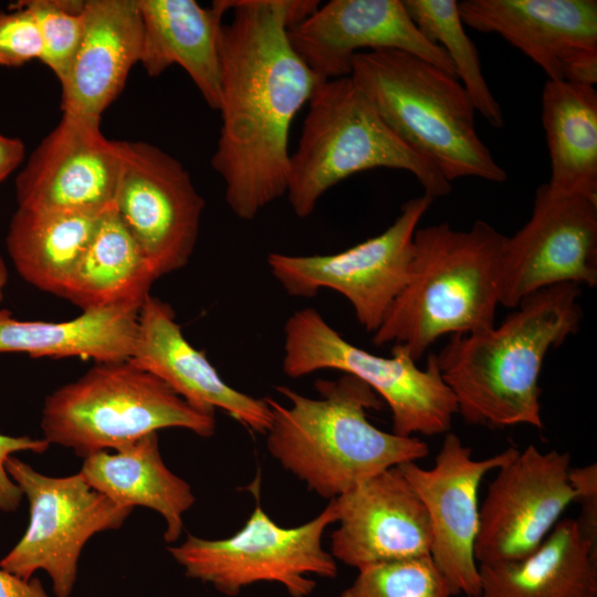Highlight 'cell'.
Returning a JSON list of instances; mask_svg holds the SVG:
<instances>
[{
	"label": "cell",
	"mask_w": 597,
	"mask_h": 597,
	"mask_svg": "<svg viewBox=\"0 0 597 597\" xmlns=\"http://www.w3.org/2000/svg\"><path fill=\"white\" fill-rule=\"evenodd\" d=\"M222 124L211 166L239 219L285 195L292 122L322 82L293 49L289 30L318 1L220 0Z\"/></svg>",
	"instance_id": "6da1fadb"
},
{
	"label": "cell",
	"mask_w": 597,
	"mask_h": 597,
	"mask_svg": "<svg viewBox=\"0 0 597 597\" xmlns=\"http://www.w3.org/2000/svg\"><path fill=\"white\" fill-rule=\"evenodd\" d=\"M579 295L574 283L548 286L524 297L499 325L450 335L436 356L468 425L543 428L540 374L548 350L578 332Z\"/></svg>",
	"instance_id": "7a4b0ae2"
},
{
	"label": "cell",
	"mask_w": 597,
	"mask_h": 597,
	"mask_svg": "<svg viewBox=\"0 0 597 597\" xmlns=\"http://www.w3.org/2000/svg\"><path fill=\"white\" fill-rule=\"evenodd\" d=\"M315 388L318 398L277 386L290 405L265 398L271 409L265 434L270 454L320 496L335 499L387 469L428 455L420 438L383 431L367 419V410L380 409L381 400L357 377L320 379Z\"/></svg>",
	"instance_id": "3957f363"
},
{
	"label": "cell",
	"mask_w": 597,
	"mask_h": 597,
	"mask_svg": "<svg viewBox=\"0 0 597 597\" xmlns=\"http://www.w3.org/2000/svg\"><path fill=\"white\" fill-rule=\"evenodd\" d=\"M505 241L483 220L467 231L448 223L417 228L408 279L373 344L401 345L417 362L443 335L495 325Z\"/></svg>",
	"instance_id": "277c9868"
},
{
	"label": "cell",
	"mask_w": 597,
	"mask_h": 597,
	"mask_svg": "<svg viewBox=\"0 0 597 597\" xmlns=\"http://www.w3.org/2000/svg\"><path fill=\"white\" fill-rule=\"evenodd\" d=\"M349 76L387 126L449 182L507 179L478 135L475 108L457 77L394 49L355 54Z\"/></svg>",
	"instance_id": "5b68a950"
},
{
	"label": "cell",
	"mask_w": 597,
	"mask_h": 597,
	"mask_svg": "<svg viewBox=\"0 0 597 597\" xmlns=\"http://www.w3.org/2000/svg\"><path fill=\"white\" fill-rule=\"evenodd\" d=\"M308 104L286 179L298 218L312 214L333 186L374 168L411 174L432 200L451 192V182L387 126L350 76L321 82Z\"/></svg>",
	"instance_id": "8992f818"
},
{
	"label": "cell",
	"mask_w": 597,
	"mask_h": 597,
	"mask_svg": "<svg viewBox=\"0 0 597 597\" xmlns=\"http://www.w3.org/2000/svg\"><path fill=\"white\" fill-rule=\"evenodd\" d=\"M165 428L207 438L214 433V415L195 408L128 360L96 363L77 380L57 388L46 397L41 418L50 444L70 448L83 459L122 449Z\"/></svg>",
	"instance_id": "52a82bcc"
},
{
	"label": "cell",
	"mask_w": 597,
	"mask_h": 597,
	"mask_svg": "<svg viewBox=\"0 0 597 597\" xmlns=\"http://www.w3.org/2000/svg\"><path fill=\"white\" fill-rule=\"evenodd\" d=\"M323 369L339 370L369 386L389 406L392 432L401 437L447 433L458 413L436 354H429L425 369L401 345L392 346L390 357L378 356L342 337L318 311L298 310L284 325L282 370L301 378Z\"/></svg>",
	"instance_id": "ba28073f"
},
{
	"label": "cell",
	"mask_w": 597,
	"mask_h": 597,
	"mask_svg": "<svg viewBox=\"0 0 597 597\" xmlns=\"http://www.w3.org/2000/svg\"><path fill=\"white\" fill-rule=\"evenodd\" d=\"M333 503L313 520L295 527L276 524L259 501L245 524L233 535L206 540L188 534L168 547L186 576L212 585L219 593L237 596L260 582L283 585L291 597H307L316 582L337 576L332 554L322 546L325 530L336 523Z\"/></svg>",
	"instance_id": "9c48e42d"
},
{
	"label": "cell",
	"mask_w": 597,
	"mask_h": 597,
	"mask_svg": "<svg viewBox=\"0 0 597 597\" xmlns=\"http://www.w3.org/2000/svg\"><path fill=\"white\" fill-rule=\"evenodd\" d=\"M6 470L29 502V525L0 568L22 579L42 569L56 597H70L81 553L95 534L119 528L133 507L93 489L77 472L50 476L11 455Z\"/></svg>",
	"instance_id": "30bf717a"
},
{
	"label": "cell",
	"mask_w": 597,
	"mask_h": 597,
	"mask_svg": "<svg viewBox=\"0 0 597 597\" xmlns=\"http://www.w3.org/2000/svg\"><path fill=\"white\" fill-rule=\"evenodd\" d=\"M432 201L425 195L406 201L384 232L342 252H273L266 264L293 297L312 298L323 289L338 292L353 306L359 324L374 333L408 279L413 235Z\"/></svg>",
	"instance_id": "8fae6325"
},
{
	"label": "cell",
	"mask_w": 597,
	"mask_h": 597,
	"mask_svg": "<svg viewBox=\"0 0 597 597\" xmlns=\"http://www.w3.org/2000/svg\"><path fill=\"white\" fill-rule=\"evenodd\" d=\"M119 145L114 209L159 279L189 262L205 200L182 164L159 147L144 142Z\"/></svg>",
	"instance_id": "7c38bea8"
},
{
	"label": "cell",
	"mask_w": 597,
	"mask_h": 597,
	"mask_svg": "<svg viewBox=\"0 0 597 597\" xmlns=\"http://www.w3.org/2000/svg\"><path fill=\"white\" fill-rule=\"evenodd\" d=\"M568 452L528 444L498 469L480 506L479 565L521 559L535 551L575 501Z\"/></svg>",
	"instance_id": "4fadbf2b"
},
{
	"label": "cell",
	"mask_w": 597,
	"mask_h": 597,
	"mask_svg": "<svg viewBox=\"0 0 597 597\" xmlns=\"http://www.w3.org/2000/svg\"><path fill=\"white\" fill-rule=\"evenodd\" d=\"M562 283L597 284V203L553 195L543 184L530 220L506 237L500 304L515 308L527 295Z\"/></svg>",
	"instance_id": "5bb4252c"
},
{
	"label": "cell",
	"mask_w": 597,
	"mask_h": 597,
	"mask_svg": "<svg viewBox=\"0 0 597 597\" xmlns=\"http://www.w3.org/2000/svg\"><path fill=\"white\" fill-rule=\"evenodd\" d=\"M514 447L485 459L453 432H447L434 464L398 465L423 503L431 527L430 558L447 579L452 595L480 597L479 564L474 545L479 532V489L484 475L510 461Z\"/></svg>",
	"instance_id": "9a60e30c"
},
{
	"label": "cell",
	"mask_w": 597,
	"mask_h": 597,
	"mask_svg": "<svg viewBox=\"0 0 597 597\" xmlns=\"http://www.w3.org/2000/svg\"><path fill=\"white\" fill-rule=\"evenodd\" d=\"M100 127V118L63 113L15 179L18 207L84 213L112 208L121 145Z\"/></svg>",
	"instance_id": "2e32d148"
},
{
	"label": "cell",
	"mask_w": 597,
	"mask_h": 597,
	"mask_svg": "<svg viewBox=\"0 0 597 597\" xmlns=\"http://www.w3.org/2000/svg\"><path fill=\"white\" fill-rule=\"evenodd\" d=\"M463 24L498 33L551 81L597 83L596 0H463Z\"/></svg>",
	"instance_id": "e0dca14e"
},
{
	"label": "cell",
	"mask_w": 597,
	"mask_h": 597,
	"mask_svg": "<svg viewBox=\"0 0 597 597\" xmlns=\"http://www.w3.org/2000/svg\"><path fill=\"white\" fill-rule=\"evenodd\" d=\"M287 34L322 82L349 76L353 57L363 49L404 51L457 77L446 52L420 32L401 0H332Z\"/></svg>",
	"instance_id": "ac0fdd59"
},
{
	"label": "cell",
	"mask_w": 597,
	"mask_h": 597,
	"mask_svg": "<svg viewBox=\"0 0 597 597\" xmlns=\"http://www.w3.org/2000/svg\"><path fill=\"white\" fill-rule=\"evenodd\" d=\"M337 528L332 556L357 570L427 556L431 527L426 507L399 467L387 469L332 499Z\"/></svg>",
	"instance_id": "d6986e66"
},
{
	"label": "cell",
	"mask_w": 597,
	"mask_h": 597,
	"mask_svg": "<svg viewBox=\"0 0 597 597\" xmlns=\"http://www.w3.org/2000/svg\"><path fill=\"white\" fill-rule=\"evenodd\" d=\"M182 397L195 408L214 415L221 409L258 433H266L271 409L265 398H254L228 385L184 336L172 308L148 295L138 313L137 336L128 359Z\"/></svg>",
	"instance_id": "ffe728a7"
},
{
	"label": "cell",
	"mask_w": 597,
	"mask_h": 597,
	"mask_svg": "<svg viewBox=\"0 0 597 597\" xmlns=\"http://www.w3.org/2000/svg\"><path fill=\"white\" fill-rule=\"evenodd\" d=\"M82 41L61 82L63 113L100 118L139 62L143 24L137 0H85Z\"/></svg>",
	"instance_id": "44dd1931"
},
{
	"label": "cell",
	"mask_w": 597,
	"mask_h": 597,
	"mask_svg": "<svg viewBox=\"0 0 597 597\" xmlns=\"http://www.w3.org/2000/svg\"><path fill=\"white\" fill-rule=\"evenodd\" d=\"M143 24L139 63L149 76L177 64L205 102H221L220 34L226 13L219 1L203 8L195 0H137Z\"/></svg>",
	"instance_id": "7402d4cb"
},
{
	"label": "cell",
	"mask_w": 597,
	"mask_h": 597,
	"mask_svg": "<svg viewBox=\"0 0 597 597\" xmlns=\"http://www.w3.org/2000/svg\"><path fill=\"white\" fill-rule=\"evenodd\" d=\"M78 472L93 489L117 504L159 513L166 522L165 542L174 543L180 537L184 514L196 499L190 484L165 464L157 432L114 452L87 455Z\"/></svg>",
	"instance_id": "603a6c76"
},
{
	"label": "cell",
	"mask_w": 597,
	"mask_h": 597,
	"mask_svg": "<svg viewBox=\"0 0 597 597\" xmlns=\"http://www.w3.org/2000/svg\"><path fill=\"white\" fill-rule=\"evenodd\" d=\"M479 573L480 597H597V552L574 519L559 520L525 557Z\"/></svg>",
	"instance_id": "cb8c5ba5"
},
{
	"label": "cell",
	"mask_w": 597,
	"mask_h": 597,
	"mask_svg": "<svg viewBox=\"0 0 597 597\" xmlns=\"http://www.w3.org/2000/svg\"><path fill=\"white\" fill-rule=\"evenodd\" d=\"M542 124L551 160L547 190L597 203V91L595 85L547 80Z\"/></svg>",
	"instance_id": "d4e9b609"
},
{
	"label": "cell",
	"mask_w": 597,
	"mask_h": 597,
	"mask_svg": "<svg viewBox=\"0 0 597 597\" xmlns=\"http://www.w3.org/2000/svg\"><path fill=\"white\" fill-rule=\"evenodd\" d=\"M114 206L102 213L62 297L83 311L139 310L157 280Z\"/></svg>",
	"instance_id": "484cf974"
},
{
	"label": "cell",
	"mask_w": 597,
	"mask_h": 597,
	"mask_svg": "<svg viewBox=\"0 0 597 597\" xmlns=\"http://www.w3.org/2000/svg\"><path fill=\"white\" fill-rule=\"evenodd\" d=\"M139 310L83 311L63 322L23 321L0 308V353L31 357H81L95 363L128 360L135 345Z\"/></svg>",
	"instance_id": "4316f807"
},
{
	"label": "cell",
	"mask_w": 597,
	"mask_h": 597,
	"mask_svg": "<svg viewBox=\"0 0 597 597\" xmlns=\"http://www.w3.org/2000/svg\"><path fill=\"white\" fill-rule=\"evenodd\" d=\"M101 216L18 207L6 242L19 275L62 297Z\"/></svg>",
	"instance_id": "83f0119b"
},
{
	"label": "cell",
	"mask_w": 597,
	"mask_h": 597,
	"mask_svg": "<svg viewBox=\"0 0 597 597\" xmlns=\"http://www.w3.org/2000/svg\"><path fill=\"white\" fill-rule=\"evenodd\" d=\"M404 4L420 32L446 52L475 112L494 128H502V108L483 76L478 49L463 27L459 2L404 0Z\"/></svg>",
	"instance_id": "f1b7e54d"
},
{
	"label": "cell",
	"mask_w": 597,
	"mask_h": 597,
	"mask_svg": "<svg viewBox=\"0 0 597 597\" xmlns=\"http://www.w3.org/2000/svg\"><path fill=\"white\" fill-rule=\"evenodd\" d=\"M450 586L429 555L358 570L341 597H451Z\"/></svg>",
	"instance_id": "f546056e"
},
{
	"label": "cell",
	"mask_w": 597,
	"mask_h": 597,
	"mask_svg": "<svg viewBox=\"0 0 597 597\" xmlns=\"http://www.w3.org/2000/svg\"><path fill=\"white\" fill-rule=\"evenodd\" d=\"M33 14L42 40V61L57 77L65 78L82 41L85 0L19 1Z\"/></svg>",
	"instance_id": "4dcf8cb0"
},
{
	"label": "cell",
	"mask_w": 597,
	"mask_h": 597,
	"mask_svg": "<svg viewBox=\"0 0 597 597\" xmlns=\"http://www.w3.org/2000/svg\"><path fill=\"white\" fill-rule=\"evenodd\" d=\"M41 55L42 40L32 12L20 2L0 12V66L20 67Z\"/></svg>",
	"instance_id": "1f68e13d"
},
{
	"label": "cell",
	"mask_w": 597,
	"mask_h": 597,
	"mask_svg": "<svg viewBox=\"0 0 597 597\" xmlns=\"http://www.w3.org/2000/svg\"><path fill=\"white\" fill-rule=\"evenodd\" d=\"M569 481L575 490V502L580 512L575 520L582 537L597 552V464L569 469Z\"/></svg>",
	"instance_id": "d6a6232c"
},
{
	"label": "cell",
	"mask_w": 597,
	"mask_h": 597,
	"mask_svg": "<svg viewBox=\"0 0 597 597\" xmlns=\"http://www.w3.org/2000/svg\"><path fill=\"white\" fill-rule=\"evenodd\" d=\"M50 443L44 439L27 436L12 437L0 433V511L11 513L17 511L22 500V492L6 470V461L13 453L30 451L43 453Z\"/></svg>",
	"instance_id": "836d02e7"
},
{
	"label": "cell",
	"mask_w": 597,
	"mask_h": 597,
	"mask_svg": "<svg viewBox=\"0 0 597 597\" xmlns=\"http://www.w3.org/2000/svg\"><path fill=\"white\" fill-rule=\"evenodd\" d=\"M0 597H49L41 580H28L0 568Z\"/></svg>",
	"instance_id": "e575fe53"
},
{
	"label": "cell",
	"mask_w": 597,
	"mask_h": 597,
	"mask_svg": "<svg viewBox=\"0 0 597 597\" xmlns=\"http://www.w3.org/2000/svg\"><path fill=\"white\" fill-rule=\"evenodd\" d=\"M24 154L25 147L20 138L0 133V182L18 168Z\"/></svg>",
	"instance_id": "d590c367"
},
{
	"label": "cell",
	"mask_w": 597,
	"mask_h": 597,
	"mask_svg": "<svg viewBox=\"0 0 597 597\" xmlns=\"http://www.w3.org/2000/svg\"><path fill=\"white\" fill-rule=\"evenodd\" d=\"M8 277H9L8 268L4 260L2 259L0 254V303L3 300V293H4L6 285L8 283Z\"/></svg>",
	"instance_id": "8d00e7d4"
}]
</instances>
